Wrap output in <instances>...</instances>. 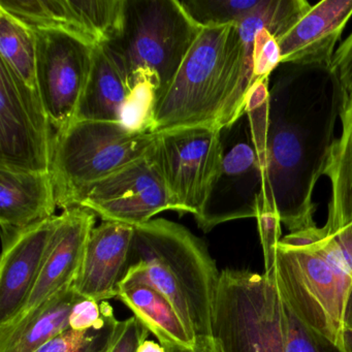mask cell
<instances>
[{"mask_svg": "<svg viewBox=\"0 0 352 352\" xmlns=\"http://www.w3.org/2000/svg\"><path fill=\"white\" fill-rule=\"evenodd\" d=\"M57 201L52 173L0 168L1 239L53 217Z\"/></svg>", "mask_w": 352, "mask_h": 352, "instance_id": "cell-18", "label": "cell"}, {"mask_svg": "<svg viewBox=\"0 0 352 352\" xmlns=\"http://www.w3.org/2000/svg\"><path fill=\"white\" fill-rule=\"evenodd\" d=\"M274 276L294 313L340 345L342 331L352 329V263L336 236L322 226L306 248L278 244Z\"/></svg>", "mask_w": 352, "mask_h": 352, "instance_id": "cell-6", "label": "cell"}, {"mask_svg": "<svg viewBox=\"0 0 352 352\" xmlns=\"http://www.w3.org/2000/svg\"><path fill=\"white\" fill-rule=\"evenodd\" d=\"M212 341L214 352H344L294 313L280 294L274 272L221 271Z\"/></svg>", "mask_w": 352, "mask_h": 352, "instance_id": "cell-3", "label": "cell"}, {"mask_svg": "<svg viewBox=\"0 0 352 352\" xmlns=\"http://www.w3.org/2000/svg\"><path fill=\"white\" fill-rule=\"evenodd\" d=\"M238 40L236 24L201 30L156 104L152 133L187 127L220 129L236 91Z\"/></svg>", "mask_w": 352, "mask_h": 352, "instance_id": "cell-5", "label": "cell"}, {"mask_svg": "<svg viewBox=\"0 0 352 352\" xmlns=\"http://www.w3.org/2000/svg\"><path fill=\"white\" fill-rule=\"evenodd\" d=\"M157 135L133 133L121 123L75 121L56 138L52 173L57 206L75 207L78 195L152 151Z\"/></svg>", "mask_w": 352, "mask_h": 352, "instance_id": "cell-8", "label": "cell"}, {"mask_svg": "<svg viewBox=\"0 0 352 352\" xmlns=\"http://www.w3.org/2000/svg\"><path fill=\"white\" fill-rule=\"evenodd\" d=\"M157 104L155 83L143 74L131 83V91L121 113V124L133 133H151Z\"/></svg>", "mask_w": 352, "mask_h": 352, "instance_id": "cell-25", "label": "cell"}, {"mask_svg": "<svg viewBox=\"0 0 352 352\" xmlns=\"http://www.w3.org/2000/svg\"><path fill=\"white\" fill-rule=\"evenodd\" d=\"M259 236L265 257V273L272 274L275 270L277 246L281 240V222L274 215H261L257 218Z\"/></svg>", "mask_w": 352, "mask_h": 352, "instance_id": "cell-29", "label": "cell"}, {"mask_svg": "<svg viewBox=\"0 0 352 352\" xmlns=\"http://www.w3.org/2000/svg\"><path fill=\"white\" fill-rule=\"evenodd\" d=\"M137 352H166L164 346L153 340H145L138 348Z\"/></svg>", "mask_w": 352, "mask_h": 352, "instance_id": "cell-31", "label": "cell"}, {"mask_svg": "<svg viewBox=\"0 0 352 352\" xmlns=\"http://www.w3.org/2000/svg\"><path fill=\"white\" fill-rule=\"evenodd\" d=\"M261 3L263 0H180L187 15L201 28L238 23Z\"/></svg>", "mask_w": 352, "mask_h": 352, "instance_id": "cell-24", "label": "cell"}, {"mask_svg": "<svg viewBox=\"0 0 352 352\" xmlns=\"http://www.w3.org/2000/svg\"><path fill=\"white\" fill-rule=\"evenodd\" d=\"M340 345L343 348L344 352H352V329H344L342 331Z\"/></svg>", "mask_w": 352, "mask_h": 352, "instance_id": "cell-32", "label": "cell"}, {"mask_svg": "<svg viewBox=\"0 0 352 352\" xmlns=\"http://www.w3.org/2000/svg\"><path fill=\"white\" fill-rule=\"evenodd\" d=\"M116 320L115 316L113 317L102 329L90 331L67 329L38 352H100Z\"/></svg>", "mask_w": 352, "mask_h": 352, "instance_id": "cell-26", "label": "cell"}, {"mask_svg": "<svg viewBox=\"0 0 352 352\" xmlns=\"http://www.w3.org/2000/svg\"><path fill=\"white\" fill-rule=\"evenodd\" d=\"M154 148L144 157L84 189L75 207L89 210L102 221L131 228L147 223L162 212L174 211Z\"/></svg>", "mask_w": 352, "mask_h": 352, "instance_id": "cell-12", "label": "cell"}, {"mask_svg": "<svg viewBox=\"0 0 352 352\" xmlns=\"http://www.w3.org/2000/svg\"><path fill=\"white\" fill-rule=\"evenodd\" d=\"M80 298L74 286L61 292L24 327L0 343V352H38L42 349L49 342L71 329L69 316Z\"/></svg>", "mask_w": 352, "mask_h": 352, "instance_id": "cell-22", "label": "cell"}, {"mask_svg": "<svg viewBox=\"0 0 352 352\" xmlns=\"http://www.w3.org/2000/svg\"><path fill=\"white\" fill-rule=\"evenodd\" d=\"M269 79L251 90L244 113L221 129L219 173L195 216L204 232L232 220L257 219L265 213Z\"/></svg>", "mask_w": 352, "mask_h": 352, "instance_id": "cell-4", "label": "cell"}, {"mask_svg": "<svg viewBox=\"0 0 352 352\" xmlns=\"http://www.w3.org/2000/svg\"><path fill=\"white\" fill-rule=\"evenodd\" d=\"M148 335V329L135 316L116 320L100 352H137Z\"/></svg>", "mask_w": 352, "mask_h": 352, "instance_id": "cell-27", "label": "cell"}, {"mask_svg": "<svg viewBox=\"0 0 352 352\" xmlns=\"http://www.w3.org/2000/svg\"><path fill=\"white\" fill-rule=\"evenodd\" d=\"M96 216L82 207L69 208L59 215L58 226L34 288L13 320L0 327V343L24 327L61 292L73 286L88 238L96 224Z\"/></svg>", "mask_w": 352, "mask_h": 352, "instance_id": "cell-13", "label": "cell"}, {"mask_svg": "<svg viewBox=\"0 0 352 352\" xmlns=\"http://www.w3.org/2000/svg\"><path fill=\"white\" fill-rule=\"evenodd\" d=\"M133 234L135 228L118 222L94 226L74 282L78 296L98 302L118 296L119 284L131 261Z\"/></svg>", "mask_w": 352, "mask_h": 352, "instance_id": "cell-16", "label": "cell"}, {"mask_svg": "<svg viewBox=\"0 0 352 352\" xmlns=\"http://www.w3.org/2000/svg\"><path fill=\"white\" fill-rule=\"evenodd\" d=\"M55 141L38 90L0 60V168L51 172Z\"/></svg>", "mask_w": 352, "mask_h": 352, "instance_id": "cell-9", "label": "cell"}, {"mask_svg": "<svg viewBox=\"0 0 352 352\" xmlns=\"http://www.w3.org/2000/svg\"><path fill=\"white\" fill-rule=\"evenodd\" d=\"M34 32L36 86L57 138L77 120L96 46L60 30Z\"/></svg>", "mask_w": 352, "mask_h": 352, "instance_id": "cell-10", "label": "cell"}, {"mask_svg": "<svg viewBox=\"0 0 352 352\" xmlns=\"http://www.w3.org/2000/svg\"><path fill=\"white\" fill-rule=\"evenodd\" d=\"M347 98L331 67L281 63L270 76L263 215L279 218L290 232L316 226L313 192L329 166Z\"/></svg>", "mask_w": 352, "mask_h": 352, "instance_id": "cell-1", "label": "cell"}, {"mask_svg": "<svg viewBox=\"0 0 352 352\" xmlns=\"http://www.w3.org/2000/svg\"><path fill=\"white\" fill-rule=\"evenodd\" d=\"M131 91V85L122 69L104 45H96L77 120L120 123L121 113Z\"/></svg>", "mask_w": 352, "mask_h": 352, "instance_id": "cell-19", "label": "cell"}, {"mask_svg": "<svg viewBox=\"0 0 352 352\" xmlns=\"http://www.w3.org/2000/svg\"><path fill=\"white\" fill-rule=\"evenodd\" d=\"M201 30L180 0H125L119 32L104 47L131 88L143 74L153 78L158 104Z\"/></svg>", "mask_w": 352, "mask_h": 352, "instance_id": "cell-7", "label": "cell"}, {"mask_svg": "<svg viewBox=\"0 0 352 352\" xmlns=\"http://www.w3.org/2000/svg\"><path fill=\"white\" fill-rule=\"evenodd\" d=\"M154 153L174 211L197 215L219 173L221 129L187 127L158 133Z\"/></svg>", "mask_w": 352, "mask_h": 352, "instance_id": "cell-11", "label": "cell"}, {"mask_svg": "<svg viewBox=\"0 0 352 352\" xmlns=\"http://www.w3.org/2000/svg\"><path fill=\"white\" fill-rule=\"evenodd\" d=\"M117 298L164 347L180 346L197 349V342L170 300L155 288L140 282H121Z\"/></svg>", "mask_w": 352, "mask_h": 352, "instance_id": "cell-20", "label": "cell"}, {"mask_svg": "<svg viewBox=\"0 0 352 352\" xmlns=\"http://www.w3.org/2000/svg\"><path fill=\"white\" fill-rule=\"evenodd\" d=\"M220 273L201 239L181 224L157 218L135 228L131 261L121 282L147 284L164 294L197 349L214 352L212 317Z\"/></svg>", "mask_w": 352, "mask_h": 352, "instance_id": "cell-2", "label": "cell"}, {"mask_svg": "<svg viewBox=\"0 0 352 352\" xmlns=\"http://www.w3.org/2000/svg\"><path fill=\"white\" fill-rule=\"evenodd\" d=\"M113 317L114 311L108 302L100 305L96 300L80 298L72 310L69 327L74 331L102 329Z\"/></svg>", "mask_w": 352, "mask_h": 352, "instance_id": "cell-28", "label": "cell"}, {"mask_svg": "<svg viewBox=\"0 0 352 352\" xmlns=\"http://www.w3.org/2000/svg\"><path fill=\"white\" fill-rule=\"evenodd\" d=\"M331 69L337 75L348 98L352 96V34L336 51Z\"/></svg>", "mask_w": 352, "mask_h": 352, "instance_id": "cell-30", "label": "cell"}, {"mask_svg": "<svg viewBox=\"0 0 352 352\" xmlns=\"http://www.w3.org/2000/svg\"><path fill=\"white\" fill-rule=\"evenodd\" d=\"M125 0H0L32 30H60L89 44L104 45L120 28Z\"/></svg>", "mask_w": 352, "mask_h": 352, "instance_id": "cell-14", "label": "cell"}, {"mask_svg": "<svg viewBox=\"0 0 352 352\" xmlns=\"http://www.w3.org/2000/svg\"><path fill=\"white\" fill-rule=\"evenodd\" d=\"M342 133L336 140L324 176L331 185L325 228H337L352 222V96L342 112Z\"/></svg>", "mask_w": 352, "mask_h": 352, "instance_id": "cell-21", "label": "cell"}, {"mask_svg": "<svg viewBox=\"0 0 352 352\" xmlns=\"http://www.w3.org/2000/svg\"><path fill=\"white\" fill-rule=\"evenodd\" d=\"M0 60L24 83L38 89L36 32L3 9H0Z\"/></svg>", "mask_w": 352, "mask_h": 352, "instance_id": "cell-23", "label": "cell"}, {"mask_svg": "<svg viewBox=\"0 0 352 352\" xmlns=\"http://www.w3.org/2000/svg\"><path fill=\"white\" fill-rule=\"evenodd\" d=\"M352 16V0H323L277 38L280 65L331 67L335 46Z\"/></svg>", "mask_w": 352, "mask_h": 352, "instance_id": "cell-17", "label": "cell"}, {"mask_svg": "<svg viewBox=\"0 0 352 352\" xmlns=\"http://www.w3.org/2000/svg\"><path fill=\"white\" fill-rule=\"evenodd\" d=\"M58 222L59 215H55L3 241L0 327L13 320L30 296Z\"/></svg>", "mask_w": 352, "mask_h": 352, "instance_id": "cell-15", "label": "cell"}, {"mask_svg": "<svg viewBox=\"0 0 352 352\" xmlns=\"http://www.w3.org/2000/svg\"><path fill=\"white\" fill-rule=\"evenodd\" d=\"M166 352H201L199 349H188L180 346H164Z\"/></svg>", "mask_w": 352, "mask_h": 352, "instance_id": "cell-33", "label": "cell"}]
</instances>
